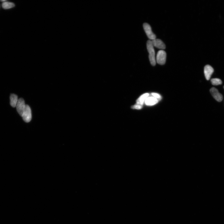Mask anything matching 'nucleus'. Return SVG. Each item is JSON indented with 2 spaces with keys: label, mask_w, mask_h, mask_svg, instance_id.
I'll use <instances>...</instances> for the list:
<instances>
[{
  "label": "nucleus",
  "mask_w": 224,
  "mask_h": 224,
  "mask_svg": "<svg viewBox=\"0 0 224 224\" xmlns=\"http://www.w3.org/2000/svg\"><path fill=\"white\" fill-rule=\"evenodd\" d=\"M147 47L148 52L149 54V58L150 63L152 65L154 66L155 65L156 62L155 57V52L152 42L150 40L147 41Z\"/></svg>",
  "instance_id": "obj_1"
},
{
  "label": "nucleus",
  "mask_w": 224,
  "mask_h": 224,
  "mask_svg": "<svg viewBox=\"0 0 224 224\" xmlns=\"http://www.w3.org/2000/svg\"><path fill=\"white\" fill-rule=\"evenodd\" d=\"M167 55L165 51L161 50L158 52L156 58V62L158 64L163 65L165 63Z\"/></svg>",
  "instance_id": "obj_2"
},
{
  "label": "nucleus",
  "mask_w": 224,
  "mask_h": 224,
  "mask_svg": "<svg viewBox=\"0 0 224 224\" xmlns=\"http://www.w3.org/2000/svg\"><path fill=\"white\" fill-rule=\"evenodd\" d=\"M31 108L28 105H26V107L22 117L23 120L26 123H29L32 120V115Z\"/></svg>",
  "instance_id": "obj_3"
},
{
  "label": "nucleus",
  "mask_w": 224,
  "mask_h": 224,
  "mask_svg": "<svg viewBox=\"0 0 224 224\" xmlns=\"http://www.w3.org/2000/svg\"><path fill=\"white\" fill-rule=\"evenodd\" d=\"M143 28L148 38L150 40H153L156 39V36L153 33L151 26L149 24L146 23H144Z\"/></svg>",
  "instance_id": "obj_4"
},
{
  "label": "nucleus",
  "mask_w": 224,
  "mask_h": 224,
  "mask_svg": "<svg viewBox=\"0 0 224 224\" xmlns=\"http://www.w3.org/2000/svg\"><path fill=\"white\" fill-rule=\"evenodd\" d=\"M26 106L24 99L22 98L19 99L16 107L18 113L21 117L24 113Z\"/></svg>",
  "instance_id": "obj_5"
},
{
  "label": "nucleus",
  "mask_w": 224,
  "mask_h": 224,
  "mask_svg": "<svg viewBox=\"0 0 224 224\" xmlns=\"http://www.w3.org/2000/svg\"><path fill=\"white\" fill-rule=\"evenodd\" d=\"M210 92L213 97L216 101L218 102H221L222 101L223 95L219 93L216 88L214 87L211 88L210 89Z\"/></svg>",
  "instance_id": "obj_6"
},
{
  "label": "nucleus",
  "mask_w": 224,
  "mask_h": 224,
  "mask_svg": "<svg viewBox=\"0 0 224 224\" xmlns=\"http://www.w3.org/2000/svg\"><path fill=\"white\" fill-rule=\"evenodd\" d=\"M151 41L154 47L162 49V50H163L166 48L165 44L161 40L155 39Z\"/></svg>",
  "instance_id": "obj_7"
},
{
  "label": "nucleus",
  "mask_w": 224,
  "mask_h": 224,
  "mask_svg": "<svg viewBox=\"0 0 224 224\" xmlns=\"http://www.w3.org/2000/svg\"><path fill=\"white\" fill-rule=\"evenodd\" d=\"M214 71L213 68L209 65H207L204 68V74L205 76L208 80H209L211 76Z\"/></svg>",
  "instance_id": "obj_8"
},
{
  "label": "nucleus",
  "mask_w": 224,
  "mask_h": 224,
  "mask_svg": "<svg viewBox=\"0 0 224 224\" xmlns=\"http://www.w3.org/2000/svg\"><path fill=\"white\" fill-rule=\"evenodd\" d=\"M159 101L156 98L153 97H149L145 101V103L147 106H152L157 104Z\"/></svg>",
  "instance_id": "obj_9"
},
{
  "label": "nucleus",
  "mask_w": 224,
  "mask_h": 224,
  "mask_svg": "<svg viewBox=\"0 0 224 224\" xmlns=\"http://www.w3.org/2000/svg\"><path fill=\"white\" fill-rule=\"evenodd\" d=\"M10 98L11 106L13 107H16L18 100L17 96L14 94H12Z\"/></svg>",
  "instance_id": "obj_10"
},
{
  "label": "nucleus",
  "mask_w": 224,
  "mask_h": 224,
  "mask_svg": "<svg viewBox=\"0 0 224 224\" xmlns=\"http://www.w3.org/2000/svg\"><path fill=\"white\" fill-rule=\"evenodd\" d=\"M149 94L148 93L144 94L142 95L137 100L136 104L143 105L147 98L149 97Z\"/></svg>",
  "instance_id": "obj_11"
},
{
  "label": "nucleus",
  "mask_w": 224,
  "mask_h": 224,
  "mask_svg": "<svg viewBox=\"0 0 224 224\" xmlns=\"http://www.w3.org/2000/svg\"><path fill=\"white\" fill-rule=\"evenodd\" d=\"M2 7L5 9H8L14 7L15 5L14 3L7 2H3L2 4Z\"/></svg>",
  "instance_id": "obj_12"
},
{
  "label": "nucleus",
  "mask_w": 224,
  "mask_h": 224,
  "mask_svg": "<svg viewBox=\"0 0 224 224\" xmlns=\"http://www.w3.org/2000/svg\"><path fill=\"white\" fill-rule=\"evenodd\" d=\"M211 84L213 85H218L222 84V81L218 78H212L211 80Z\"/></svg>",
  "instance_id": "obj_13"
},
{
  "label": "nucleus",
  "mask_w": 224,
  "mask_h": 224,
  "mask_svg": "<svg viewBox=\"0 0 224 224\" xmlns=\"http://www.w3.org/2000/svg\"><path fill=\"white\" fill-rule=\"evenodd\" d=\"M153 96V97L155 98L159 101L160 100L162 99V97L161 96L157 93H153L151 94Z\"/></svg>",
  "instance_id": "obj_14"
},
{
  "label": "nucleus",
  "mask_w": 224,
  "mask_h": 224,
  "mask_svg": "<svg viewBox=\"0 0 224 224\" xmlns=\"http://www.w3.org/2000/svg\"><path fill=\"white\" fill-rule=\"evenodd\" d=\"M142 107V105L136 104L132 106L131 108L133 109L140 110L141 109Z\"/></svg>",
  "instance_id": "obj_15"
},
{
  "label": "nucleus",
  "mask_w": 224,
  "mask_h": 224,
  "mask_svg": "<svg viewBox=\"0 0 224 224\" xmlns=\"http://www.w3.org/2000/svg\"><path fill=\"white\" fill-rule=\"evenodd\" d=\"M1 1V2H5L6 1H5V0H4V1H3V0H2V1Z\"/></svg>",
  "instance_id": "obj_16"
},
{
  "label": "nucleus",
  "mask_w": 224,
  "mask_h": 224,
  "mask_svg": "<svg viewBox=\"0 0 224 224\" xmlns=\"http://www.w3.org/2000/svg\"><path fill=\"white\" fill-rule=\"evenodd\" d=\"M223 88H224V87H223Z\"/></svg>",
  "instance_id": "obj_17"
}]
</instances>
